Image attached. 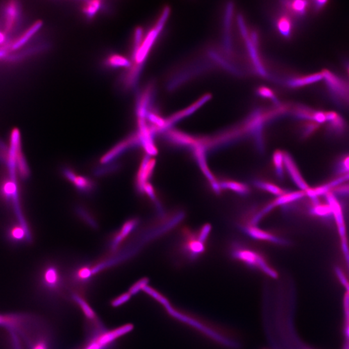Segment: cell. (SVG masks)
I'll list each match as a JSON object with an SVG mask.
<instances>
[{"label": "cell", "mask_w": 349, "mask_h": 349, "mask_svg": "<svg viewBox=\"0 0 349 349\" xmlns=\"http://www.w3.org/2000/svg\"><path fill=\"white\" fill-rule=\"evenodd\" d=\"M38 287L43 296L52 303L61 304L72 302L67 274L58 264H47L42 268L39 275Z\"/></svg>", "instance_id": "cell-1"}, {"label": "cell", "mask_w": 349, "mask_h": 349, "mask_svg": "<svg viewBox=\"0 0 349 349\" xmlns=\"http://www.w3.org/2000/svg\"><path fill=\"white\" fill-rule=\"evenodd\" d=\"M162 305L165 308L166 311L172 318L197 330L220 345L230 349H237L239 347L238 341L234 337L230 336V334L225 333L220 328L214 327V325H212L206 321L202 320L198 317L173 307L168 300H166Z\"/></svg>", "instance_id": "cell-2"}, {"label": "cell", "mask_w": 349, "mask_h": 349, "mask_svg": "<svg viewBox=\"0 0 349 349\" xmlns=\"http://www.w3.org/2000/svg\"><path fill=\"white\" fill-rule=\"evenodd\" d=\"M232 257L247 267L261 271L268 277L276 279L278 277L277 271L263 255L256 251L243 247H235L232 251Z\"/></svg>", "instance_id": "cell-3"}, {"label": "cell", "mask_w": 349, "mask_h": 349, "mask_svg": "<svg viewBox=\"0 0 349 349\" xmlns=\"http://www.w3.org/2000/svg\"><path fill=\"white\" fill-rule=\"evenodd\" d=\"M131 329V326L127 325L113 330L106 329L95 334L87 335L86 343L80 349L112 348L116 339Z\"/></svg>", "instance_id": "cell-4"}, {"label": "cell", "mask_w": 349, "mask_h": 349, "mask_svg": "<svg viewBox=\"0 0 349 349\" xmlns=\"http://www.w3.org/2000/svg\"><path fill=\"white\" fill-rule=\"evenodd\" d=\"M9 164L13 173L17 170L18 173L22 178H26L29 176V167L22 154L21 137H20L19 130L18 129H14L11 132Z\"/></svg>", "instance_id": "cell-5"}, {"label": "cell", "mask_w": 349, "mask_h": 349, "mask_svg": "<svg viewBox=\"0 0 349 349\" xmlns=\"http://www.w3.org/2000/svg\"><path fill=\"white\" fill-rule=\"evenodd\" d=\"M168 9H166L164 10L163 15L160 18L156 26L152 31H150L148 35L143 39L142 44L141 45L137 51L132 53V56H133L132 58H133V65L143 67V63L145 62L146 58H147L150 49H152L155 41L156 40L157 36H158L160 32L163 28L164 23H165V20L168 17Z\"/></svg>", "instance_id": "cell-6"}, {"label": "cell", "mask_w": 349, "mask_h": 349, "mask_svg": "<svg viewBox=\"0 0 349 349\" xmlns=\"http://www.w3.org/2000/svg\"><path fill=\"white\" fill-rule=\"evenodd\" d=\"M3 16L2 28H0V31L9 38V36L17 28L20 22L21 17L20 6L17 2H9L4 7Z\"/></svg>", "instance_id": "cell-7"}, {"label": "cell", "mask_w": 349, "mask_h": 349, "mask_svg": "<svg viewBox=\"0 0 349 349\" xmlns=\"http://www.w3.org/2000/svg\"><path fill=\"white\" fill-rule=\"evenodd\" d=\"M321 74L330 91L337 97L349 102L348 84L327 69L323 70Z\"/></svg>", "instance_id": "cell-8"}, {"label": "cell", "mask_w": 349, "mask_h": 349, "mask_svg": "<svg viewBox=\"0 0 349 349\" xmlns=\"http://www.w3.org/2000/svg\"><path fill=\"white\" fill-rule=\"evenodd\" d=\"M325 198L327 202L331 207L333 218L336 223L337 232L341 239L345 238L346 236V229L345 218H344L343 208L336 196L331 191L326 194Z\"/></svg>", "instance_id": "cell-9"}, {"label": "cell", "mask_w": 349, "mask_h": 349, "mask_svg": "<svg viewBox=\"0 0 349 349\" xmlns=\"http://www.w3.org/2000/svg\"><path fill=\"white\" fill-rule=\"evenodd\" d=\"M284 164L285 168L287 169L292 181L298 187V188L305 192L309 190L310 188L309 184L303 178L293 157L289 153L284 152Z\"/></svg>", "instance_id": "cell-10"}, {"label": "cell", "mask_w": 349, "mask_h": 349, "mask_svg": "<svg viewBox=\"0 0 349 349\" xmlns=\"http://www.w3.org/2000/svg\"><path fill=\"white\" fill-rule=\"evenodd\" d=\"M306 197V193L303 191H287L284 195L280 196L276 198L272 202L269 204L267 206L264 207L263 211L260 212L256 216L257 218L259 220H261L262 217L270 212L275 207L280 206H286L291 204L293 202L298 201V200L302 199V198Z\"/></svg>", "instance_id": "cell-11"}, {"label": "cell", "mask_w": 349, "mask_h": 349, "mask_svg": "<svg viewBox=\"0 0 349 349\" xmlns=\"http://www.w3.org/2000/svg\"><path fill=\"white\" fill-rule=\"evenodd\" d=\"M155 164V160L150 158L149 155L144 157L136 175V186L139 192L144 193L145 187L154 172Z\"/></svg>", "instance_id": "cell-12"}, {"label": "cell", "mask_w": 349, "mask_h": 349, "mask_svg": "<svg viewBox=\"0 0 349 349\" xmlns=\"http://www.w3.org/2000/svg\"><path fill=\"white\" fill-rule=\"evenodd\" d=\"M136 145H141L140 138H139L138 133L134 134L118 144L100 159V163L102 164L110 163L116 157L119 156L121 154L124 153L125 150Z\"/></svg>", "instance_id": "cell-13"}, {"label": "cell", "mask_w": 349, "mask_h": 349, "mask_svg": "<svg viewBox=\"0 0 349 349\" xmlns=\"http://www.w3.org/2000/svg\"><path fill=\"white\" fill-rule=\"evenodd\" d=\"M63 173L66 179L72 182L77 190L81 191L82 193H90L95 188V183L90 179L77 175L71 169H63Z\"/></svg>", "instance_id": "cell-14"}, {"label": "cell", "mask_w": 349, "mask_h": 349, "mask_svg": "<svg viewBox=\"0 0 349 349\" xmlns=\"http://www.w3.org/2000/svg\"><path fill=\"white\" fill-rule=\"evenodd\" d=\"M242 230L253 239L272 242L273 243L280 245H287L289 243V242L285 239L280 238V237L270 234V233L259 229L258 228L255 227V226H248V227L242 228Z\"/></svg>", "instance_id": "cell-15"}, {"label": "cell", "mask_w": 349, "mask_h": 349, "mask_svg": "<svg viewBox=\"0 0 349 349\" xmlns=\"http://www.w3.org/2000/svg\"><path fill=\"white\" fill-rule=\"evenodd\" d=\"M188 241L183 246V253L190 261H195L205 251L204 243L199 239L193 237L192 234H188Z\"/></svg>", "instance_id": "cell-16"}, {"label": "cell", "mask_w": 349, "mask_h": 349, "mask_svg": "<svg viewBox=\"0 0 349 349\" xmlns=\"http://www.w3.org/2000/svg\"><path fill=\"white\" fill-rule=\"evenodd\" d=\"M311 200L312 203L309 208L310 216L321 219H330L333 217L331 207L327 202H319L318 198Z\"/></svg>", "instance_id": "cell-17"}, {"label": "cell", "mask_w": 349, "mask_h": 349, "mask_svg": "<svg viewBox=\"0 0 349 349\" xmlns=\"http://www.w3.org/2000/svg\"><path fill=\"white\" fill-rule=\"evenodd\" d=\"M138 220H135V219H133V220H129L125 223L123 225L119 232L114 237L112 243L111 244V249L113 251H115L116 248L118 247V246L120 245L121 242L124 240L125 237L128 236L130 232L133 231L134 228L138 225Z\"/></svg>", "instance_id": "cell-18"}, {"label": "cell", "mask_w": 349, "mask_h": 349, "mask_svg": "<svg viewBox=\"0 0 349 349\" xmlns=\"http://www.w3.org/2000/svg\"><path fill=\"white\" fill-rule=\"evenodd\" d=\"M221 189H226L236 192L239 195L245 196L250 193V189L245 184L237 181H224L220 182Z\"/></svg>", "instance_id": "cell-19"}, {"label": "cell", "mask_w": 349, "mask_h": 349, "mask_svg": "<svg viewBox=\"0 0 349 349\" xmlns=\"http://www.w3.org/2000/svg\"><path fill=\"white\" fill-rule=\"evenodd\" d=\"M18 188L13 179H9L3 182L0 188V193L6 200L14 199L17 195Z\"/></svg>", "instance_id": "cell-20"}, {"label": "cell", "mask_w": 349, "mask_h": 349, "mask_svg": "<svg viewBox=\"0 0 349 349\" xmlns=\"http://www.w3.org/2000/svg\"><path fill=\"white\" fill-rule=\"evenodd\" d=\"M323 79L322 74H316L310 75L309 76L298 78V79L292 80L289 82V85L294 88L310 85V84L316 83Z\"/></svg>", "instance_id": "cell-21"}, {"label": "cell", "mask_w": 349, "mask_h": 349, "mask_svg": "<svg viewBox=\"0 0 349 349\" xmlns=\"http://www.w3.org/2000/svg\"><path fill=\"white\" fill-rule=\"evenodd\" d=\"M273 164L274 166L276 175L280 179L284 177V152L277 150L273 155Z\"/></svg>", "instance_id": "cell-22"}, {"label": "cell", "mask_w": 349, "mask_h": 349, "mask_svg": "<svg viewBox=\"0 0 349 349\" xmlns=\"http://www.w3.org/2000/svg\"><path fill=\"white\" fill-rule=\"evenodd\" d=\"M254 184L257 188L268 191V192L277 196V197H280V196L284 195V193L287 192V191H285L284 189L280 188V187L275 185L274 184L270 183V182L255 181Z\"/></svg>", "instance_id": "cell-23"}, {"label": "cell", "mask_w": 349, "mask_h": 349, "mask_svg": "<svg viewBox=\"0 0 349 349\" xmlns=\"http://www.w3.org/2000/svg\"><path fill=\"white\" fill-rule=\"evenodd\" d=\"M106 64L111 67H125L129 68L131 66V62L128 59L125 57L114 54L110 56L106 60Z\"/></svg>", "instance_id": "cell-24"}, {"label": "cell", "mask_w": 349, "mask_h": 349, "mask_svg": "<svg viewBox=\"0 0 349 349\" xmlns=\"http://www.w3.org/2000/svg\"><path fill=\"white\" fill-rule=\"evenodd\" d=\"M102 8V2L90 1L85 2L83 7V12L89 19L93 18Z\"/></svg>", "instance_id": "cell-25"}, {"label": "cell", "mask_w": 349, "mask_h": 349, "mask_svg": "<svg viewBox=\"0 0 349 349\" xmlns=\"http://www.w3.org/2000/svg\"><path fill=\"white\" fill-rule=\"evenodd\" d=\"M328 125V129L335 134H341L343 133L345 129V121L339 115L334 119L330 121Z\"/></svg>", "instance_id": "cell-26"}, {"label": "cell", "mask_w": 349, "mask_h": 349, "mask_svg": "<svg viewBox=\"0 0 349 349\" xmlns=\"http://www.w3.org/2000/svg\"><path fill=\"white\" fill-rule=\"evenodd\" d=\"M335 172L338 177L343 176L349 173V155H344V157L337 162Z\"/></svg>", "instance_id": "cell-27"}, {"label": "cell", "mask_w": 349, "mask_h": 349, "mask_svg": "<svg viewBox=\"0 0 349 349\" xmlns=\"http://www.w3.org/2000/svg\"><path fill=\"white\" fill-rule=\"evenodd\" d=\"M319 125L318 123L314 121L308 120V122L305 123L303 125L302 136L303 138H309L312 136L315 132L318 130Z\"/></svg>", "instance_id": "cell-28"}, {"label": "cell", "mask_w": 349, "mask_h": 349, "mask_svg": "<svg viewBox=\"0 0 349 349\" xmlns=\"http://www.w3.org/2000/svg\"><path fill=\"white\" fill-rule=\"evenodd\" d=\"M289 7L291 10H293V12L298 14V15H302L306 12L308 2L298 0V1L291 2V4L289 5Z\"/></svg>", "instance_id": "cell-29"}, {"label": "cell", "mask_w": 349, "mask_h": 349, "mask_svg": "<svg viewBox=\"0 0 349 349\" xmlns=\"http://www.w3.org/2000/svg\"><path fill=\"white\" fill-rule=\"evenodd\" d=\"M77 212L80 217H81L84 221L88 223L90 227H93V229H97L98 227L97 222H96L95 219L93 218V217L89 214V212L86 211V209L81 206L78 207Z\"/></svg>", "instance_id": "cell-30"}, {"label": "cell", "mask_w": 349, "mask_h": 349, "mask_svg": "<svg viewBox=\"0 0 349 349\" xmlns=\"http://www.w3.org/2000/svg\"><path fill=\"white\" fill-rule=\"evenodd\" d=\"M26 234L24 228L20 226H15L9 230V237L13 241H18L24 239Z\"/></svg>", "instance_id": "cell-31"}, {"label": "cell", "mask_w": 349, "mask_h": 349, "mask_svg": "<svg viewBox=\"0 0 349 349\" xmlns=\"http://www.w3.org/2000/svg\"><path fill=\"white\" fill-rule=\"evenodd\" d=\"M315 113H316V111L310 109L303 108V107L296 109V115L299 118L307 120L314 121Z\"/></svg>", "instance_id": "cell-32"}, {"label": "cell", "mask_w": 349, "mask_h": 349, "mask_svg": "<svg viewBox=\"0 0 349 349\" xmlns=\"http://www.w3.org/2000/svg\"><path fill=\"white\" fill-rule=\"evenodd\" d=\"M292 24L291 20L287 17L281 18L278 22V28L281 33L284 36H289L291 33Z\"/></svg>", "instance_id": "cell-33"}, {"label": "cell", "mask_w": 349, "mask_h": 349, "mask_svg": "<svg viewBox=\"0 0 349 349\" xmlns=\"http://www.w3.org/2000/svg\"><path fill=\"white\" fill-rule=\"evenodd\" d=\"M331 192L335 196L337 195L339 197L349 198V183L345 182L341 185L335 187L331 190Z\"/></svg>", "instance_id": "cell-34"}, {"label": "cell", "mask_w": 349, "mask_h": 349, "mask_svg": "<svg viewBox=\"0 0 349 349\" xmlns=\"http://www.w3.org/2000/svg\"><path fill=\"white\" fill-rule=\"evenodd\" d=\"M345 312V343L344 349H349V307H346L344 309Z\"/></svg>", "instance_id": "cell-35"}, {"label": "cell", "mask_w": 349, "mask_h": 349, "mask_svg": "<svg viewBox=\"0 0 349 349\" xmlns=\"http://www.w3.org/2000/svg\"><path fill=\"white\" fill-rule=\"evenodd\" d=\"M335 272H336L337 278L340 281L341 284L345 287L346 291H347L346 294H348L349 295V282L347 278L346 277V276L344 274L343 271L341 270L340 268H335Z\"/></svg>", "instance_id": "cell-36"}, {"label": "cell", "mask_w": 349, "mask_h": 349, "mask_svg": "<svg viewBox=\"0 0 349 349\" xmlns=\"http://www.w3.org/2000/svg\"><path fill=\"white\" fill-rule=\"evenodd\" d=\"M147 284L148 280L147 279L139 281L136 284L133 285V287H131V289H130V291H131L130 295H133V294L138 293L141 290H143L145 287H147Z\"/></svg>", "instance_id": "cell-37"}, {"label": "cell", "mask_w": 349, "mask_h": 349, "mask_svg": "<svg viewBox=\"0 0 349 349\" xmlns=\"http://www.w3.org/2000/svg\"><path fill=\"white\" fill-rule=\"evenodd\" d=\"M211 230V225H205L204 227H203L202 229L200 230L199 234H198V239H199L200 241L202 242V243H204L205 241H206L207 237H208Z\"/></svg>", "instance_id": "cell-38"}, {"label": "cell", "mask_w": 349, "mask_h": 349, "mask_svg": "<svg viewBox=\"0 0 349 349\" xmlns=\"http://www.w3.org/2000/svg\"><path fill=\"white\" fill-rule=\"evenodd\" d=\"M131 295L130 294H123L122 296H120L118 298H116L115 300H113L111 305L113 307H118L119 305L123 304V303L126 302L127 300H129Z\"/></svg>", "instance_id": "cell-39"}, {"label": "cell", "mask_w": 349, "mask_h": 349, "mask_svg": "<svg viewBox=\"0 0 349 349\" xmlns=\"http://www.w3.org/2000/svg\"><path fill=\"white\" fill-rule=\"evenodd\" d=\"M314 122L318 123L319 124H323V123L327 122V120H326L325 113L321 112V111H316V113H315L314 115Z\"/></svg>", "instance_id": "cell-40"}, {"label": "cell", "mask_w": 349, "mask_h": 349, "mask_svg": "<svg viewBox=\"0 0 349 349\" xmlns=\"http://www.w3.org/2000/svg\"><path fill=\"white\" fill-rule=\"evenodd\" d=\"M327 1L326 0H318V1L315 2V9L317 11L320 10V9H323V7L325 6L326 4H327Z\"/></svg>", "instance_id": "cell-41"}, {"label": "cell", "mask_w": 349, "mask_h": 349, "mask_svg": "<svg viewBox=\"0 0 349 349\" xmlns=\"http://www.w3.org/2000/svg\"><path fill=\"white\" fill-rule=\"evenodd\" d=\"M348 72H349V67H348Z\"/></svg>", "instance_id": "cell-42"}]
</instances>
